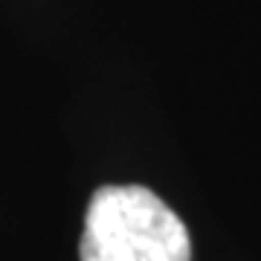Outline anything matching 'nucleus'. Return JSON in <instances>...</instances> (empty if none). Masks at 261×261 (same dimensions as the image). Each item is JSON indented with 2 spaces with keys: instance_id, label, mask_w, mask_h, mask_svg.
Returning a JSON list of instances; mask_svg holds the SVG:
<instances>
[{
  "instance_id": "nucleus-1",
  "label": "nucleus",
  "mask_w": 261,
  "mask_h": 261,
  "mask_svg": "<svg viewBox=\"0 0 261 261\" xmlns=\"http://www.w3.org/2000/svg\"><path fill=\"white\" fill-rule=\"evenodd\" d=\"M82 261H192L186 224L145 186H102L90 197Z\"/></svg>"
}]
</instances>
